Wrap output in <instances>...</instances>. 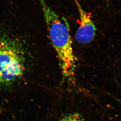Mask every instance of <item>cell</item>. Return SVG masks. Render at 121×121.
<instances>
[{
    "label": "cell",
    "instance_id": "6da1fadb",
    "mask_svg": "<svg viewBox=\"0 0 121 121\" xmlns=\"http://www.w3.org/2000/svg\"><path fill=\"white\" fill-rule=\"evenodd\" d=\"M38 0L43 12L49 39L57 54L62 74L65 78H72L75 73L76 59L67 20L64 17L60 18L44 0Z\"/></svg>",
    "mask_w": 121,
    "mask_h": 121
},
{
    "label": "cell",
    "instance_id": "7a4b0ae2",
    "mask_svg": "<svg viewBox=\"0 0 121 121\" xmlns=\"http://www.w3.org/2000/svg\"><path fill=\"white\" fill-rule=\"evenodd\" d=\"M16 40L0 35V85L13 83L25 71V58Z\"/></svg>",
    "mask_w": 121,
    "mask_h": 121
},
{
    "label": "cell",
    "instance_id": "3957f363",
    "mask_svg": "<svg viewBox=\"0 0 121 121\" xmlns=\"http://www.w3.org/2000/svg\"><path fill=\"white\" fill-rule=\"evenodd\" d=\"M74 1L79 15V25L76 33V39L79 43H88L94 38L96 28L91 19V13L83 9L78 0Z\"/></svg>",
    "mask_w": 121,
    "mask_h": 121
},
{
    "label": "cell",
    "instance_id": "277c9868",
    "mask_svg": "<svg viewBox=\"0 0 121 121\" xmlns=\"http://www.w3.org/2000/svg\"><path fill=\"white\" fill-rule=\"evenodd\" d=\"M60 121H83L82 117L78 113H73L65 116Z\"/></svg>",
    "mask_w": 121,
    "mask_h": 121
}]
</instances>
